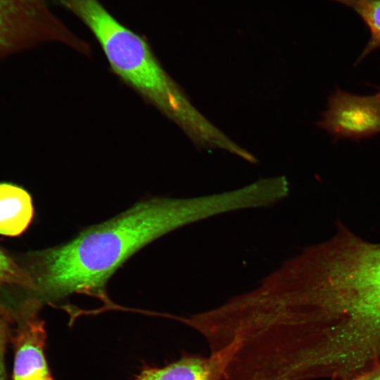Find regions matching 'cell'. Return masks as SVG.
Here are the masks:
<instances>
[{
    "instance_id": "obj_8",
    "label": "cell",
    "mask_w": 380,
    "mask_h": 380,
    "mask_svg": "<svg viewBox=\"0 0 380 380\" xmlns=\"http://www.w3.org/2000/svg\"><path fill=\"white\" fill-rule=\"evenodd\" d=\"M34 208L30 194L11 183H0V234L15 236L28 227Z\"/></svg>"
},
{
    "instance_id": "obj_3",
    "label": "cell",
    "mask_w": 380,
    "mask_h": 380,
    "mask_svg": "<svg viewBox=\"0 0 380 380\" xmlns=\"http://www.w3.org/2000/svg\"><path fill=\"white\" fill-rule=\"evenodd\" d=\"M86 27L102 49L111 72L174 122L198 148H219L231 153L236 151L237 144L192 105L144 36L122 24L106 8L91 12Z\"/></svg>"
},
{
    "instance_id": "obj_1",
    "label": "cell",
    "mask_w": 380,
    "mask_h": 380,
    "mask_svg": "<svg viewBox=\"0 0 380 380\" xmlns=\"http://www.w3.org/2000/svg\"><path fill=\"white\" fill-rule=\"evenodd\" d=\"M294 340L312 379L350 380L380 366V242L340 224L303 249L292 295Z\"/></svg>"
},
{
    "instance_id": "obj_7",
    "label": "cell",
    "mask_w": 380,
    "mask_h": 380,
    "mask_svg": "<svg viewBox=\"0 0 380 380\" xmlns=\"http://www.w3.org/2000/svg\"><path fill=\"white\" fill-rule=\"evenodd\" d=\"M238 343L234 339L208 356L184 353L162 367L144 365L134 380H224Z\"/></svg>"
},
{
    "instance_id": "obj_11",
    "label": "cell",
    "mask_w": 380,
    "mask_h": 380,
    "mask_svg": "<svg viewBox=\"0 0 380 380\" xmlns=\"http://www.w3.org/2000/svg\"><path fill=\"white\" fill-rule=\"evenodd\" d=\"M9 336L8 324L6 319L2 315H0V380H6L5 354Z\"/></svg>"
},
{
    "instance_id": "obj_2",
    "label": "cell",
    "mask_w": 380,
    "mask_h": 380,
    "mask_svg": "<svg viewBox=\"0 0 380 380\" xmlns=\"http://www.w3.org/2000/svg\"><path fill=\"white\" fill-rule=\"evenodd\" d=\"M220 194L154 198L85 229L69 242L32 255L25 268L32 291L50 299L73 293H103L108 278L129 256L157 238L223 214Z\"/></svg>"
},
{
    "instance_id": "obj_5",
    "label": "cell",
    "mask_w": 380,
    "mask_h": 380,
    "mask_svg": "<svg viewBox=\"0 0 380 380\" xmlns=\"http://www.w3.org/2000/svg\"><path fill=\"white\" fill-rule=\"evenodd\" d=\"M39 300H27L15 316L11 340L14 358L12 380H53L44 354L46 333L39 316Z\"/></svg>"
},
{
    "instance_id": "obj_6",
    "label": "cell",
    "mask_w": 380,
    "mask_h": 380,
    "mask_svg": "<svg viewBox=\"0 0 380 380\" xmlns=\"http://www.w3.org/2000/svg\"><path fill=\"white\" fill-rule=\"evenodd\" d=\"M317 125L336 139H360L380 133V101L338 89L329 99Z\"/></svg>"
},
{
    "instance_id": "obj_9",
    "label": "cell",
    "mask_w": 380,
    "mask_h": 380,
    "mask_svg": "<svg viewBox=\"0 0 380 380\" xmlns=\"http://www.w3.org/2000/svg\"><path fill=\"white\" fill-rule=\"evenodd\" d=\"M352 9L367 27L370 38L358 58L362 61L380 48V0H334Z\"/></svg>"
},
{
    "instance_id": "obj_4",
    "label": "cell",
    "mask_w": 380,
    "mask_h": 380,
    "mask_svg": "<svg viewBox=\"0 0 380 380\" xmlns=\"http://www.w3.org/2000/svg\"><path fill=\"white\" fill-rule=\"evenodd\" d=\"M46 42L75 49L80 38L53 13L47 0H0V56Z\"/></svg>"
},
{
    "instance_id": "obj_13",
    "label": "cell",
    "mask_w": 380,
    "mask_h": 380,
    "mask_svg": "<svg viewBox=\"0 0 380 380\" xmlns=\"http://www.w3.org/2000/svg\"><path fill=\"white\" fill-rule=\"evenodd\" d=\"M377 89H379V91L374 95L378 99V100L380 101V87H378Z\"/></svg>"
},
{
    "instance_id": "obj_14",
    "label": "cell",
    "mask_w": 380,
    "mask_h": 380,
    "mask_svg": "<svg viewBox=\"0 0 380 380\" xmlns=\"http://www.w3.org/2000/svg\"><path fill=\"white\" fill-rule=\"evenodd\" d=\"M333 1V0H332Z\"/></svg>"
},
{
    "instance_id": "obj_12",
    "label": "cell",
    "mask_w": 380,
    "mask_h": 380,
    "mask_svg": "<svg viewBox=\"0 0 380 380\" xmlns=\"http://www.w3.org/2000/svg\"><path fill=\"white\" fill-rule=\"evenodd\" d=\"M350 380H380V366L367 371Z\"/></svg>"
},
{
    "instance_id": "obj_10",
    "label": "cell",
    "mask_w": 380,
    "mask_h": 380,
    "mask_svg": "<svg viewBox=\"0 0 380 380\" xmlns=\"http://www.w3.org/2000/svg\"><path fill=\"white\" fill-rule=\"evenodd\" d=\"M18 286L32 291V284L24 267H21L0 247V287ZM4 309L0 307V313Z\"/></svg>"
}]
</instances>
